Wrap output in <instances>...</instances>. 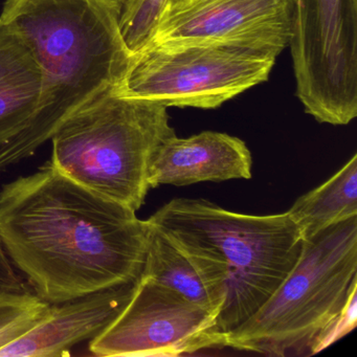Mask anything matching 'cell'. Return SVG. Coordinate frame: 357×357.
Wrapping results in <instances>:
<instances>
[{
  "mask_svg": "<svg viewBox=\"0 0 357 357\" xmlns=\"http://www.w3.org/2000/svg\"><path fill=\"white\" fill-rule=\"evenodd\" d=\"M294 3V0H167L147 45L235 43L278 57L291 38Z\"/></svg>",
  "mask_w": 357,
  "mask_h": 357,
  "instance_id": "9c48e42d",
  "label": "cell"
},
{
  "mask_svg": "<svg viewBox=\"0 0 357 357\" xmlns=\"http://www.w3.org/2000/svg\"><path fill=\"white\" fill-rule=\"evenodd\" d=\"M149 223L51 162L0 190V243L39 298L66 302L135 281Z\"/></svg>",
  "mask_w": 357,
  "mask_h": 357,
  "instance_id": "6da1fadb",
  "label": "cell"
},
{
  "mask_svg": "<svg viewBox=\"0 0 357 357\" xmlns=\"http://www.w3.org/2000/svg\"><path fill=\"white\" fill-rule=\"evenodd\" d=\"M166 1L121 0V33L127 49L132 55L149 43Z\"/></svg>",
  "mask_w": 357,
  "mask_h": 357,
  "instance_id": "9a60e30c",
  "label": "cell"
},
{
  "mask_svg": "<svg viewBox=\"0 0 357 357\" xmlns=\"http://www.w3.org/2000/svg\"><path fill=\"white\" fill-rule=\"evenodd\" d=\"M147 220L225 263L227 294L218 315L222 334L248 321L271 298L298 262L304 243L287 212L240 214L202 198H175Z\"/></svg>",
  "mask_w": 357,
  "mask_h": 357,
  "instance_id": "3957f363",
  "label": "cell"
},
{
  "mask_svg": "<svg viewBox=\"0 0 357 357\" xmlns=\"http://www.w3.org/2000/svg\"><path fill=\"white\" fill-rule=\"evenodd\" d=\"M139 278L50 304L37 325L0 348V357L68 356L73 347L93 340L116 321L137 291Z\"/></svg>",
  "mask_w": 357,
  "mask_h": 357,
  "instance_id": "30bf717a",
  "label": "cell"
},
{
  "mask_svg": "<svg viewBox=\"0 0 357 357\" xmlns=\"http://www.w3.org/2000/svg\"><path fill=\"white\" fill-rule=\"evenodd\" d=\"M296 97L319 123L357 116V0H294L289 45Z\"/></svg>",
  "mask_w": 357,
  "mask_h": 357,
  "instance_id": "52a82bcc",
  "label": "cell"
},
{
  "mask_svg": "<svg viewBox=\"0 0 357 357\" xmlns=\"http://www.w3.org/2000/svg\"><path fill=\"white\" fill-rule=\"evenodd\" d=\"M275 59L235 43H149L131 56L114 89L167 108L215 109L267 81Z\"/></svg>",
  "mask_w": 357,
  "mask_h": 357,
  "instance_id": "8992f818",
  "label": "cell"
},
{
  "mask_svg": "<svg viewBox=\"0 0 357 357\" xmlns=\"http://www.w3.org/2000/svg\"><path fill=\"white\" fill-rule=\"evenodd\" d=\"M176 135L168 108L104 91L77 110L51 141L50 162L79 185L139 211L158 148Z\"/></svg>",
  "mask_w": 357,
  "mask_h": 357,
  "instance_id": "277c9868",
  "label": "cell"
},
{
  "mask_svg": "<svg viewBox=\"0 0 357 357\" xmlns=\"http://www.w3.org/2000/svg\"><path fill=\"white\" fill-rule=\"evenodd\" d=\"M43 93V72L30 45L0 22V147L32 122Z\"/></svg>",
  "mask_w": 357,
  "mask_h": 357,
  "instance_id": "4fadbf2b",
  "label": "cell"
},
{
  "mask_svg": "<svg viewBox=\"0 0 357 357\" xmlns=\"http://www.w3.org/2000/svg\"><path fill=\"white\" fill-rule=\"evenodd\" d=\"M252 158L239 137L204 131L190 137H169L150 162V190L162 185L177 187L204 181L252 178Z\"/></svg>",
  "mask_w": 357,
  "mask_h": 357,
  "instance_id": "8fae6325",
  "label": "cell"
},
{
  "mask_svg": "<svg viewBox=\"0 0 357 357\" xmlns=\"http://www.w3.org/2000/svg\"><path fill=\"white\" fill-rule=\"evenodd\" d=\"M357 281V216L305 240L298 262L271 298L221 347L268 356H310Z\"/></svg>",
  "mask_w": 357,
  "mask_h": 357,
  "instance_id": "5b68a950",
  "label": "cell"
},
{
  "mask_svg": "<svg viewBox=\"0 0 357 357\" xmlns=\"http://www.w3.org/2000/svg\"><path fill=\"white\" fill-rule=\"evenodd\" d=\"M26 290L22 280L15 273L11 260L0 243V292H24Z\"/></svg>",
  "mask_w": 357,
  "mask_h": 357,
  "instance_id": "e0dca14e",
  "label": "cell"
},
{
  "mask_svg": "<svg viewBox=\"0 0 357 357\" xmlns=\"http://www.w3.org/2000/svg\"><path fill=\"white\" fill-rule=\"evenodd\" d=\"M357 323V281L351 286L344 306L313 340L309 355L325 350L334 342L350 333Z\"/></svg>",
  "mask_w": 357,
  "mask_h": 357,
  "instance_id": "2e32d148",
  "label": "cell"
},
{
  "mask_svg": "<svg viewBox=\"0 0 357 357\" xmlns=\"http://www.w3.org/2000/svg\"><path fill=\"white\" fill-rule=\"evenodd\" d=\"M121 0H7L0 22L28 43L43 72L40 108L0 147V171L32 156L66 119L122 80L132 54Z\"/></svg>",
  "mask_w": 357,
  "mask_h": 357,
  "instance_id": "7a4b0ae2",
  "label": "cell"
},
{
  "mask_svg": "<svg viewBox=\"0 0 357 357\" xmlns=\"http://www.w3.org/2000/svg\"><path fill=\"white\" fill-rule=\"evenodd\" d=\"M148 221V220H147ZM149 223L143 273L210 310L218 311L227 294L225 263Z\"/></svg>",
  "mask_w": 357,
  "mask_h": 357,
  "instance_id": "7c38bea8",
  "label": "cell"
},
{
  "mask_svg": "<svg viewBox=\"0 0 357 357\" xmlns=\"http://www.w3.org/2000/svg\"><path fill=\"white\" fill-rule=\"evenodd\" d=\"M166 3H167V1H166Z\"/></svg>",
  "mask_w": 357,
  "mask_h": 357,
  "instance_id": "ac0fdd59",
  "label": "cell"
},
{
  "mask_svg": "<svg viewBox=\"0 0 357 357\" xmlns=\"http://www.w3.org/2000/svg\"><path fill=\"white\" fill-rule=\"evenodd\" d=\"M218 311L191 302L142 273L116 321L89 342L96 356L173 357L221 347Z\"/></svg>",
  "mask_w": 357,
  "mask_h": 357,
  "instance_id": "ba28073f",
  "label": "cell"
},
{
  "mask_svg": "<svg viewBox=\"0 0 357 357\" xmlns=\"http://www.w3.org/2000/svg\"><path fill=\"white\" fill-rule=\"evenodd\" d=\"M287 214L304 241L357 216L356 154L333 176L298 198Z\"/></svg>",
  "mask_w": 357,
  "mask_h": 357,
  "instance_id": "5bb4252c",
  "label": "cell"
}]
</instances>
